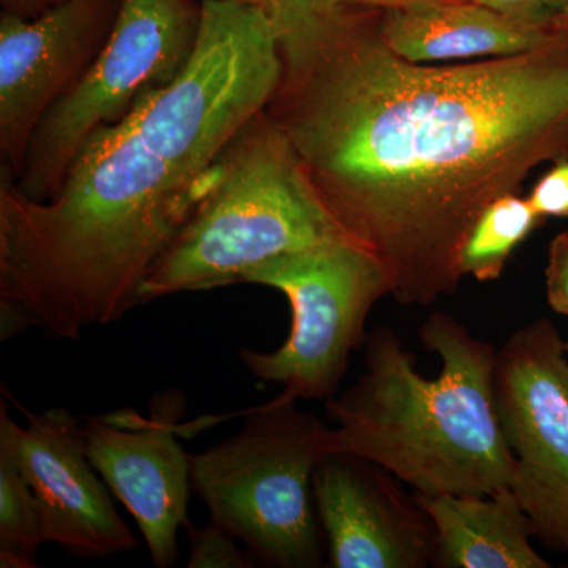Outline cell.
<instances>
[{
    "mask_svg": "<svg viewBox=\"0 0 568 568\" xmlns=\"http://www.w3.org/2000/svg\"><path fill=\"white\" fill-rule=\"evenodd\" d=\"M436 532L439 568H549L530 544L532 523L510 488L488 496L416 493Z\"/></svg>",
    "mask_w": 568,
    "mask_h": 568,
    "instance_id": "14",
    "label": "cell"
},
{
    "mask_svg": "<svg viewBox=\"0 0 568 568\" xmlns=\"http://www.w3.org/2000/svg\"><path fill=\"white\" fill-rule=\"evenodd\" d=\"M443 369L425 379L387 327L365 339V372L325 402L331 452L376 463L425 496H488L510 488L515 457L497 416L495 346L435 312L418 328Z\"/></svg>",
    "mask_w": 568,
    "mask_h": 568,
    "instance_id": "3",
    "label": "cell"
},
{
    "mask_svg": "<svg viewBox=\"0 0 568 568\" xmlns=\"http://www.w3.org/2000/svg\"><path fill=\"white\" fill-rule=\"evenodd\" d=\"M545 220L530 205L528 197L506 194L489 205L467 235L459 271L477 282H495L504 274L511 254Z\"/></svg>",
    "mask_w": 568,
    "mask_h": 568,
    "instance_id": "15",
    "label": "cell"
},
{
    "mask_svg": "<svg viewBox=\"0 0 568 568\" xmlns=\"http://www.w3.org/2000/svg\"><path fill=\"white\" fill-rule=\"evenodd\" d=\"M347 239L264 111L216 159L215 179L142 286V304L245 283L275 257Z\"/></svg>",
    "mask_w": 568,
    "mask_h": 568,
    "instance_id": "4",
    "label": "cell"
},
{
    "mask_svg": "<svg viewBox=\"0 0 568 568\" xmlns=\"http://www.w3.org/2000/svg\"><path fill=\"white\" fill-rule=\"evenodd\" d=\"M245 283L275 287L291 305V332L272 353L242 347L241 361L257 379L283 386L282 403L328 402L365 345L366 320L390 295L386 272L349 239L283 254L246 276Z\"/></svg>",
    "mask_w": 568,
    "mask_h": 568,
    "instance_id": "7",
    "label": "cell"
},
{
    "mask_svg": "<svg viewBox=\"0 0 568 568\" xmlns=\"http://www.w3.org/2000/svg\"><path fill=\"white\" fill-rule=\"evenodd\" d=\"M317 517L332 568H425L435 558L432 518L369 459L331 452L313 474Z\"/></svg>",
    "mask_w": 568,
    "mask_h": 568,
    "instance_id": "12",
    "label": "cell"
},
{
    "mask_svg": "<svg viewBox=\"0 0 568 568\" xmlns=\"http://www.w3.org/2000/svg\"><path fill=\"white\" fill-rule=\"evenodd\" d=\"M203 0H122L106 44L77 88L43 115L14 186L44 203L61 190L93 133L123 121L192 61Z\"/></svg>",
    "mask_w": 568,
    "mask_h": 568,
    "instance_id": "6",
    "label": "cell"
},
{
    "mask_svg": "<svg viewBox=\"0 0 568 568\" xmlns=\"http://www.w3.org/2000/svg\"><path fill=\"white\" fill-rule=\"evenodd\" d=\"M61 2L63 0H0V6H2V13L33 20Z\"/></svg>",
    "mask_w": 568,
    "mask_h": 568,
    "instance_id": "21",
    "label": "cell"
},
{
    "mask_svg": "<svg viewBox=\"0 0 568 568\" xmlns=\"http://www.w3.org/2000/svg\"><path fill=\"white\" fill-rule=\"evenodd\" d=\"M388 47L409 62L448 63L508 58L568 36L525 24L474 0H432L383 10Z\"/></svg>",
    "mask_w": 568,
    "mask_h": 568,
    "instance_id": "13",
    "label": "cell"
},
{
    "mask_svg": "<svg viewBox=\"0 0 568 568\" xmlns=\"http://www.w3.org/2000/svg\"><path fill=\"white\" fill-rule=\"evenodd\" d=\"M245 416L237 435L190 455L193 491L257 566H323L313 474L331 426L275 398Z\"/></svg>",
    "mask_w": 568,
    "mask_h": 568,
    "instance_id": "5",
    "label": "cell"
},
{
    "mask_svg": "<svg viewBox=\"0 0 568 568\" xmlns=\"http://www.w3.org/2000/svg\"><path fill=\"white\" fill-rule=\"evenodd\" d=\"M282 77L265 115L398 304L457 293L481 213L568 156V36L473 62L399 58L381 9L275 0Z\"/></svg>",
    "mask_w": 568,
    "mask_h": 568,
    "instance_id": "1",
    "label": "cell"
},
{
    "mask_svg": "<svg viewBox=\"0 0 568 568\" xmlns=\"http://www.w3.org/2000/svg\"><path fill=\"white\" fill-rule=\"evenodd\" d=\"M528 200L544 220L568 216V156L552 162L530 190Z\"/></svg>",
    "mask_w": 568,
    "mask_h": 568,
    "instance_id": "19",
    "label": "cell"
},
{
    "mask_svg": "<svg viewBox=\"0 0 568 568\" xmlns=\"http://www.w3.org/2000/svg\"><path fill=\"white\" fill-rule=\"evenodd\" d=\"M282 77L271 11L203 0L181 77L84 142L61 190L29 200L0 175V338L77 339L122 320L209 192L216 159Z\"/></svg>",
    "mask_w": 568,
    "mask_h": 568,
    "instance_id": "2",
    "label": "cell"
},
{
    "mask_svg": "<svg viewBox=\"0 0 568 568\" xmlns=\"http://www.w3.org/2000/svg\"><path fill=\"white\" fill-rule=\"evenodd\" d=\"M14 405L26 425L10 417L2 399L0 452L17 463L39 500L44 544L82 559L133 551L136 537L89 458L81 418L63 407L31 413Z\"/></svg>",
    "mask_w": 568,
    "mask_h": 568,
    "instance_id": "10",
    "label": "cell"
},
{
    "mask_svg": "<svg viewBox=\"0 0 568 568\" xmlns=\"http://www.w3.org/2000/svg\"><path fill=\"white\" fill-rule=\"evenodd\" d=\"M183 410V395L166 390L153 398L148 420L115 413L82 424L93 467L136 521L159 568L178 564V534L189 519L192 462L175 439Z\"/></svg>",
    "mask_w": 568,
    "mask_h": 568,
    "instance_id": "11",
    "label": "cell"
},
{
    "mask_svg": "<svg viewBox=\"0 0 568 568\" xmlns=\"http://www.w3.org/2000/svg\"><path fill=\"white\" fill-rule=\"evenodd\" d=\"M332 3H346V6L372 7V9H399V7L416 6V3L432 2V0H325Z\"/></svg>",
    "mask_w": 568,
    "mask_h": 568,
    "instance_id": "22",
    "label": "cell"
},
{
    "mask_svg": "<svg viewBox=\"0 0 568 568\" xmlns=\"http://www.w3.org/2000/svg\"><path fill=\"white\" fill-rule=\"evenodd\" d=\"M233 2L248 3V6H260L268 9L275 0H233Z\"/></svg>",
    "mask_w": 568,
    "mask_h": 568,
    "instance_id": "23",
    "label": "cell"
},
{
    "mask_svg": "<svg viewBox=\"0 0 568 568\" xmlns=\"http://www.w3.org/2000/svg\"><path fill=\"white\" fill-rule=\"evenodd\" d=\"M495 396L515 457L510 489L538 540L568 552V355L547 317L519 328L500 347Z\"/></svg>",
    "mask_w": 568,
    "mask_h": 568,
    "instance_id": "8",
    "label": "cell"
},
{
    "mask_svg": "<svg viewBox=\"0 0 568 568\" xmlns=\"http://www.w3.org/2000/svg\"><path fill=\"white\" fill-rule=\"evenodd\" d=\"M566 351H567V355H568V342H566Z\"/></svg>",
    "mask_w": 568,
    "mask_h": 568,
    "instance_id": "24",
    "label": "cell"
},
{
    "mask_svg": "<svg viewBox=\"0 0 568 568\" xmlns=\"http://www.w3.org/2000/svg\"><path fill=\"white\" fill-rule=\"evenodd\" d=\"M547 31H567L568 0H474Z\"/></svg>",
    "mask_w": 568,
    "mask_h": 568,
    "instance_id": "18",
    "label": "cell"
},
{
    "mask_svg": "<svg viewBox=\"0 0 568 568\" xmlns=\"http://www.w3.org/2000/svg\"><path fill=\"white\" fill-rule=\"evenodd\" d=\"M44 544L39 500L20 467L0 452V567H39Z\"/></svg>",
    "mask_w": 568,
    "mask_h": 568,
    "instance_id": "16",
    "label": "cell"
},
{
    "mask_svg": "<svg viewBox=\"0 0 568 568\" xmlns=\"http://www.w3.org/2000/svg\"><path fill=\"white\" fill-rule=\"evenodd\" d=\"M545 287L552 312L568 317V230L556 235L549 244Z\"/></svg>",
    "mask_w": 568,
    "mask_h": 568,
    "instance_id": "20",
    "label": "cell"
},
{
    "mask_svg": "<svg viewBox=\"0 0 568 568\" xmlns=\"http://www.w3.org/2000/svg\"><path fill=\"white\" fill-rule=\"evenodd\" d=\"M122 0H63L33 20L0 18V174L17 182L43 115L91 70Z\"/></svg>",
    "mask_w": 568,
    "mask_h": 568,
    "instance_id": "9",
    "label": "cell"
},
{
    "mask_svg": "<svg viewBox=\"0 0 568 568\" xmlns=\"http://www.w3.org/2000/svg\"><path fill=\"white\" fill-rule=\"evenodd\" d=\"M183 528L190 540L189 568H253L256 560L237 545V538L220 526L209 521L203 528L186 519Z\"/></svg>",
    "mask_w": 568,
    "mask_h": 568,
    "instance_id": "17",
    "label": "cell"
}]
</instances>
